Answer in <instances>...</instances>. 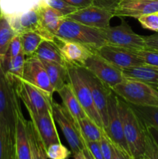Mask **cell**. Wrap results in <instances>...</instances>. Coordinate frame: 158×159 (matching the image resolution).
Masks as SVG:
<instances>
[{
	"mask_svg": "<svg viewBox=\"0 0 158 159\" xmlns=\"http://www.w3.org/2000/svg\"><path fill=\"white\" fill-rule=\"evenodd\" d=\"M117 103L130 155L139 159L145 152L147 127L129 103L118 96Z\"/></svg>",
	"mask_w": 158,
	"mask_h": 159,
	"instance_id": "6da1fadb",
	"label": "cell"
},
{
	"mask_svg": "<svg viewBox=\"0 0 158 159\" xmlns=\"http://www.w3.org/2000/svg\"><path fill=\"white\" fill-rule=\"evenodd\" d=\"M55 37L60 40L80 43L92 52H97L106 43L99 29L86 26L67 17L60 22Z\"/></svg>",
	"mask_w": 158,
	"mask_h": 159,
	"instance_id": "7a4b0ae2",
	"label": "cell"
},
{
	"mask_svg": "<svg viewBox=\"0 0 158 159\" xmlns=\"http://www.w3.org/2000/svg\"><path fill=\"white\" fill-rule=\"evenodd\" d=\"M22 112L15 85L8 79L0 65V127L15 136L17 117Z\"/></svg>",
	"mask_w": 158,
	"mask_h": 159,
	"instance_id": "3957f363",
	"label": "cell"
},
{
	"mask_svg": "<svg viewBox=\"0 0 158 159\" xmlns=\"http://www.w3.org/2000/svg\"><path fill=\"white\" fill-rule=\"evenodd\" d=\"M111 89L131 105L158 107V90L145 82L125 78Z\"/></svg>",
	"mask_w": 158,
	"mask_h": 159,
	"instance_id": "277c9868",
	"label": "cell"
},
{
	"mask_svg": "<svg viewBox=\"0 0 158 159\" xmlns=\"http://www.w3.org/2000/svg\"><path fill=\"white\" fill-rule=\"evenodd\" d=\"M68 68V82L71 85L76 98L87 116L91 118L98 126L103 129V124L99 113L94 106L91 93L86 82L81 77L77 66L67 65Z\"/></svg>",
	"mask_w": 158,
	"mask_h": 159,
	"instance_id": "5b68a950",
	"label": "cell"
},
{
	"mask_svg": "<svg viewBox=\"0 0 158 159\" xmlns=\"http://www.w3.org/2000/svg\"><path fill=\"white\" fill-rule=\"evenodd\" d=\"M15 87L19 98L23 101L28 112L41 113L53 111L54 99L40 88L23 79L19 80Z\"/></svg>",
	"mask_w": 158,
	"mask_h": 159,
	"instance_id": "8992f818",
	"label": "cell"
},
{
	"mask_svg": "<svg viewBox=\"0 0 158 159\" xmlns=\"http://www.w3.org/2000/svg\"><path fill=\"white\" fill-rule=\"evenodd\" d=\"M106 40V43L121 47L129 50H140L145 48L144 37L136 34L125 21L116 26L99 29Z\"/></svg>",
	"mask_w": 158,
	"mask_h": 159,
	"instance_id": "52a82bcc",
	"label": "cell"
},
{
	"mask_svg": "<svg viewBox=\"0 0 158 159\" xmlns=\"http://www.w3.org/2000/svg\"><path fill=\"white\" fill-rule=\"evenodd\" d=\"M52 109L54 120L60 126L73 154L75 155L83 152L85 144L75 120L64 106H60L54 100Z\"/></svg>",
	"mask_w": 158,
	"mask_h": 159,
	"instance_id": "ba28073f",
	"label": "cell"
},
{
	"mask_svg": "<svg viewBox=\"0 0 158 159\" xmlns=\"http://www.w3.org/2000/svg\"><path fill=\"white\" fill-rule=\"evenodd\" d=\"M81 77L89 87L94 106L99 113L103 129L108 125V97L112 89L92 72L84 67H77Z\"/></svg>",
	"mask_w": 158,
	"mask_h": 159,
	"instance_id": "9c48e42d",
	"label": "cell"
},
{
	"mask_svg": "<svg viewBox=\"0 0 158 159\" xmlns=\"http://www.w3.org/2000/svg\"><path fill=\"white\" fill-rule=\"evenodd\" d=\"M82 67L89 70L110 89L125 79L122 69L112 64L97 52L92 53L86 59Z\"/></svg>",
	"mask_w": 158,
	"mask_h": 159,
	"instance_id": "30bf717a",
	"label": "cell"
},
{
	"mask_svg": "<svg viewBox=\"0 0 158 159\" xmlns=\"http://www.w3.org/2000/svg\"><path fill=\"white\" fill-rule=\"evenodd\" d=\"M103 130L112 144L130 155L118 109L117 95L112 91L108 97V125Z\"/></svg>",
	"mask_w": 158,
	"mask_h": 159,
	"instance_id": "8fae6325",
	"label": "cell"
},
{
	"mask_svg": "<svg viewBox=\"0 0 158 159\" xmlns=\"http://www.w3.org/2000/svg\"><path fill=\"white\" fill-rule=\"evenodd\" d=\"M7 18L12 28L17 34L35 31L45 40L55 43V36L49 34L41 27L37 7L33 8L25 12L8 16Z\"/></svg>",
	"mask_w": 158,
	"mask_h": 159,
	"instance_id": "7c38bea8",
	"label": "cell"
},
{
	"mask_svg": "<svg viewBox=\"0 0 158 159\" xmlns=\"http://www.w3.org/2000/svg\"><path fill=\"white\" fill-rule=\"evenodd\" d=\"M66 17L91 27L103 29L110 26V21L114 17V14L109 9L91 5L77 9Z\"/></svg>",
	"mask_w": 158,
	"mask_h": 159,
	"instance_id": "4fadbf2b",
	"label": "cell"
},
{
	"mask_svg": "<svg viewBox=\"0 0 158 159\" xmlns=\"http://www.w3.org/2000/svg\"><path fill=\"white\" fill-rule=\"evenodd\" d=\"M22 79L38 87L53 98L55 91L51 85L44 65L37 56H31L26 59Z\"/></svg>",
	"mask_w": 158,
	"mask_h": 159,
	"instance_id": "5bb4252c",
	"label": "cell"
},
{
	"mask_svg": "<svg viewBox=\"0 0 158 159\" xmlns=\"http://www.w3.org/2000/svg\"><path fill=\"white\" fill-rule=\"evenodd\" d=\"M98 54L121 69L144 64L133 50L105 43L97 51Z\"/></svg>",
	"mask_w": 158,
	"mask_h": 159,
	"instance_id": "9a60e30c",
	"label": "cell"
},
{
	"mask_svg": "<svg viewBox=\"0 0 158 159\" xmlns=\"http://www.w3.org/2000/svg\"><path fill=\"white\" fill-rule=\"evenodd\" d=\"M112 12L114 16L139 19L158 12V0H120Z\"/></svg>",
	"mask_w": 158,
	"mask_h": 159,
	"instance_id": "2e32d148",
	"label": "cell"
},
{
	"mask_svg": "<svg viewBox=\"0 0 158 159\" xmlns=\"http://www.w3.org/2000/svg\"><path fill=\"white\" fill-rule=\"evenodd\" d=\"M28 113L30 116L31 121L44 144L46 149H47V148L51 144L61 143L54 123L53 111L41 113H32V112H28Z\"/></svg>",
	"mask_w": 158,
	"mask_h": 159,
	"instance_id": "e0dca14e",
	"label": "cell"
},
{
	"mask_svg": "<svg viewBox=\"0 0 158 159\" xmlns=\"http://www.w3.org/2000/svg\"><path fill=\"white\" fill-rule=\"evenodd\" d=\"M55 43L66 65L82 67L86 59L94 53L86 47L75 42L60 40L56 37Z\"/></svg>",
	"mask_w": 158,
	"mask_h": 159,
	"instance_id": "ac0fdd59",
	"label": "cell"
},
{
	"mask_svg": "<svg viewBox=\"0 0 158 159\" xmlns=\"http://www.w3.org/2000/svg\"><path fill=\"white\" fill-rule=\"evenodd\" d=\"M41 27L49 34L56 36L61 20L64 16L57 9L47 4L46 0H42L37 6Z\"/></svg>",
	"mask_w": 158,
	"mask_h": 159,
	"instance_id": "d6986e66",
	"label": "cell"
},
{
	"mask_svg": "<svg viewBox=\"0 0 158 159\" xmlns=\"http://www.w3.org/2000/svg\"><path fill=\"white\" fill-rule=\"evenodd\" d=\"M125 79H134L156 88L158 85V68L147 64L122 69Z\"/></svg>",
	"mask_w": 158,
	"mask_h": 159,
	"instance_id": "ffe728a7",
	"label": "cell"
},
{
	"mask_svg": "<svg viewBox=\"0 0 158 159\" xmlns=\"http://www.w3.org/2000/svg\"><path fill=\"white\" fill-rule=\"evenodd\" d=\"M15 158L16 159H31L30 148L26 132V120L23 112L18 115L15 134Z\"/></svg>",
	"mask_w": 158,
	"mask_h": 159,
	"instance_id": "44dd1931",
	"label": "cell"
},
{
	"mask_svg": "<svg viewBox=\"0 0 158 159\" xmlns=\"http://www.w3.org/2000/svg\"><path fill=\"white\" fill-rule=\"evenodd\" d=\"M60 96L64 108L71 114L76 123L87 116L78 100L76 98L71 85L67 82L59 91L57 92Z\"/></svg>",
	"mask_w": 158,
	"mask_h": 159,
	"instance_id": "7402d4cb",
	"label": "cell"
},
{
	"mask_svg": "<svg viewBox=\"0 0 158 159\" xmlns=\"http://www.w3.org/2000/svg\"><path fill=\"white\" fill-rule=\"evenodd\" d=\"M25 56L26 55L23 51H22L14 57H8L5 56L0 61L4 74L14 85L23 78L26 61Z\"/></svg>",
	"mask_w": 158,
	"mask_h": 159,
	"instance_id": "603a6c76",
	"label": "cell"
},
{
	"mask_svg": "<svg viewBox=\"0 0 158 159\" xmlns=\"http://www.w3.org/2000/svg\"><path fill=\"white\" fill-rule=\"evenodd\" d=\"M42 0H0V13L6 16L25 12L38 6Z\"/></svg>",
	"mask_w": 158,
	"mask_h": 159,
	"instance_id": "cb8c5ba5",
	"label": "cell"
},
{
	"mask_svg": "<svg viewBox=\"0 0 158 159\" xmlns=\"http://www.w3.org/2000/svg\"><path fill=\"white\" fill-rule=\"evenodd\" d=\"M26 132L31 159H47L46 149L32 121L26 120Z\"/></svg>",
	"mask_w": 158,
	"mask_h": 159,
	"instance_id": "d4e9b609",
	"label": "cell"
},
{
	"mask_svg": "<svg viewBox=\"0 0 158 159\" xmlns=\"http://www.w3.org/2000/svg\"><path fill=\"white\" fill-rule=\"evenodd\" d=\"M42 62L44 65L54 91H59L68 82L67 66L46 61H42Z\"/></svg>",
	"mask_w": 158,
	"mask_h": 159,
	"instance_id": "484cf974",
	"label": "cell"
},
{
	"mask_svg": "<svg viewBox=\"0 0 158 159\" xmlns=\"http://www.w3.org/2000/svg\"><path fill=\"white\" fill-rule=\"evenodd\" d=\"M34 55L42 61L54 62L67 66L66 62L60 54L58 47L54 42L43 40L39 46Z\"/></svg>",
	"mask_w": 158,
	"mask_h": 159,
	"instance_id": "4316f807",
	"label": "cell"
},
{
	"mask_svg": "<svg viewBox=\"0 0 158 159\" xmlns=\"http://www.w3.org/2000/svg\"><path fill=\"white\" fill-rule=\"evenodd\" d=\"M82 138L89 141H100L102 130L88 116L77 123Z\"/></svg>",
	"mask_w": 158,
	"mask_h": 159,
	"instance_id": "83f0119b",
	"label": "cell"
},
{
	"mask_svg": "<svg viewBox=\"0 0 158 159\" xmlns=\"http://www.w3.org/2000/svg\"><path fill=\"white\" fill-rule=\"evenodd\" d=\"M16 34L7 17L0 13V61L6 56L11 40Z\"/></svg>",
	"mask_w": 158,
	"mask_h": 159,
	"instance_id": "f1b7e54d",
	"label": "cell"
},
{
	"mask_svg": "<svg viewBox=\"0 0 158 159\" xmlns=\"http://www.w3.org/2000/svg\"><path fill=\"white\" fill-rule=\"evenodd\" d=\"M20 35L21 38L23 51L27 57L33 56L40 43L45 40L38 33L35 31L23 33Z\"/></svg>",
	"mask_w": 158,
	"mask_h": 159,
	"instance_id": "f546056e",
	"label": "cell"
},
{
	"mask_svg": "<svg viewBox=\"0 0 158 159\" xmlns=\"http://www.w3.org/2000/svg\"><path fill=\"white\" fill-rule=\"evenodd\" d=\"M0 159H15V136L0 127Z\"/></svg>",
	"mask_w": 158,
	"mask_h": 159,
	"instance_id": "4dcf8cb0",
	"label": "cell"
},
{
	"mask_svg": "<svg viewBox=\"0 0 158 159\" xmlns=\"http://www.w3.org/2000/svg\"><path fill=\"white\" fill-rule=\"evenodd\" d=\"M131 107L143 122L144 125L152 126L158 128V107L135 105H131Z\"/></svg>",
	"mask_w": 158,
	"mask_h": 159,
	"instance_id": "1f68e13d",
	"label": "cell"
},
{
	"mask_svg": "<svg viewBox=\"0 0 158 159\" xmlns=\"http://www.w3.org/2000/svg\"><path fill=\"white\" fill-rule=\"evenodd\" d=\"M46 155L50 159H68L71 155V152L61 143H56L47 148Z\"/></svg>",
	"mask_w": 158,
	"mask_h": 159,
	"instance_id": "d6a6232c",
	"label": "cell"
},
{
	"mask_svg": "<svg viewBox=\"0 0 158 159\" xmlns=\"http://www.w3.org/2000/svg\"><path fill=\"white\" fill-rule=\"evenodd\" d=\"M134 51L144 63L158 68L157 51L148 49V48H143V49L140 50H135Z\"/></svg>",
	"mask_w": 158,
	"mask_h": 159,
	"instance_id": "836d02e7",
	"label": "cell"
},
{
	"mask_svg": "<svg viewBox=\"0 0 158 159\" xmlns=\"http://www.w3.org/2000/svg\"><path fill=\"white\" fill-rule=\"evenodd\" d=\"M139 159H158V147L149 134L147 129L145 152Z\"/></svg>",
	"mask_w": 158,
	"mask_h": 159,
	"instance_id": "e575fe53",
	"label": "cell"
},
{
	"mask_svg": "<svg viewBox=\"0 0 158 159\" xmlns=\"http://www.w3.org/2000/svg\"><path fill=\"white\" fill-rule=\"evenodd\" d=\"M46 2L51 7L61 12L65 17L68 16L70 14L73 13V12H76L78 9L77 8L68 4L64 0H46Z\"/></svg>",
	"mask_w": 158,
	"mask_h": 159,
	"instance_id": "d590c367",
	"label": "cell"
},
{
	"mask_svg": "<svg viewBox=\"0 0 158 159\" xmlns=\"http://www.w3.org/2000/svg\"><path fill=\"white\" fill-rule=\"evenodd\" d=\"M138 20L144 29L158 32V12L143 16Z\"/></svg>",
	"mask_w": 158,
	"mask_h": 159,
	"instance_id": "8d00e7d4",
	"label": "cell"
},
{
	"mask_svg": "<svg viewBox=\"0 0 158 159\" xmlns=\"http://www.w3.org/2000/svg\"><path fill=\"white\" fill-rule=\"evenodd\" d=\"M22 51H23V48H22L20 35V34H16L12 38V40H11L9 49H8L7 53L6 54V57H14L18 55Z\"/></svg>",
	"mask_w": 158,
	"mask_h": 159,
	"instance_id": "74e56055",
	"label": "cell"
},
{
	"mask_svg": "<svg viewBox=\"0 0 158 159\" xmlns=\"http://www.w3.org/2000/svg\"><path fill=\"white\" fill-rule=\"evenodd\" d=\"M100 146L104 159H113V148L111 142L102 130V138L100 140Z\"/></svg>",
	"mask_w": 158,
	"mask_h": 159,
	"instance_id": "f35d334b",
	"label": "cell"
},
{
	"mask_svg": "<svg viewBox=\"0 0 158 159\" xmlns=\"http://www.w3.org/2000/svg\"><path fill=\"white\" fill-rule=\"evenodd\" d=\"M83 139L84 144L94 159H104L99 141H89Z\"/></svg>",
	"mask_w": 158,
	"mask_h": 159,
	"instance_id": "ab89813d",
	"label": "cell"
},
{
	"mask_svg": "<svg viewBox=\"0 0 158 159\" xmlns=\"http://www.w3.org/2000/svg\"><path fill=\"white\" fill-rule=\"evenodd\" d=\"M144 43H145V48L158 51V34L144 37Z\"/></svg>",
	"mask_w": 158,
	"mask_h": 159,
	"instance_id": "60d3db41",
	"label": "cell"
},
{
	"mask_svg": "<svg viewBox=\"0 0 158 159\" xmlns=\"http://www.w3.org/2000/svg\"><path fill=\"white\" fill-rule=\"evenodd\" d=\"M119 1L120 0H94L93 5L113 11L115 6L117 5Z\"/></svg>",
	"mask_w": 158,
	"mask_h": 159,
	"instance_id": "b9f144b4",
	"label": "cell"
},
{
	"mask_svg": "<svg viewBox=\"0 0 158 159\" xmlns=\"http://www.w3.org/2000/svg\"><path fill=\"white\" fill-rule=\"evenodd\" d=\"M68 4L77 8V9H82V8L88 7V6L93 5L94 0H64Z\"/></svg>",
	"mask_w": 158,
	"mask_h": 159,
	"instance_id": "7bdbcfd3",
	"label": "cell"
},
{
	"mask_svg": "<svg viewBox=\"0 0 158 159\" xmlns=\"http://www.w3.org/2000/svg\"><path fill=\"white\" fill-rule=\"evenodd\" d=\"M112 145L113 148V159H133L129 154L118 148L117 146L113 144H112Z\"/></svg>",
	"mask_w": 158,
	"mask_h": 159,
	"instance_id": "ee69618b",
	"label": "cell"
},
{
	"mask_svg": "<svg viewBox=\"0 0 158 159\" xmlns=\"http://www.w3.org/2000/svg\"><path fill=\"white\" fill-rule=\"evenodd\" d=\"M146 127H147L149 134L152 137L153 140L154 141V142L156 143V144L158 147V128L152 127V126H146Z\"/></svg>",
	"mask_w": 158,
	"mask_h": 159,
	"instance_id": "f6af8a7d",
	"label": "cell"
},
{
	"mask_svg": "<svg viewBox=\"0 0 158 159\" xmlns=\"http://www.w3.org/2000/svg\"><path fill=\"white\" fill-rule=\"evenodd\" d=\"M83 153H84V155H85V156L86 157L87 159H94V158H93L92 155H91V154L89 152V151L87 149V148L85 147V148H84V150H83Z\"/></svg>",
	"mask_w": 158,
	"mask_h": 159,
	"instance_id": "bcb514c9",
	"label": "cell"
},
{
	"mask_svg": "<svg viewBox=\"0 0 158 159\" xmlns=\"http://www.w3.org/2000/svg\"><path fill=\"white\" fill-rule=\"evenodd\" d=\"M74 159H87L86 157H85V155H84L83 152H80V153L75 154V155H74Z\"/></svg>",
	"mask_w": 158,
	"mask_h": 159,
	"instance_id": "7dc6e473",
	"label": "cell"
},
{
	"mask_svg": "<svg viewBox=\"0 0 158 159\" xmlns=\"http://www.w3.org/2000/svg\"><path fill=\"white\" fill-rule=\"evenodd\" d=\"M156 89H157V90H158V85H157V87H156Z\"/></svg>",
	"mask_w": 158,
	"mask_h": 159,
	"instance_id": "c3c4849f",
	"label": "cell"
},
{
	"mask_svg": "<svg viewBox=\"0 0 158 159\" xmlns=\"http://www.w3.org/2000/svg\"><path fill=\"white\" fill-rule=\"evenodd\" d=\"M15 159H16V158H15Z\"/></svg>",
	"mask_w": 158,
	"mask_h": 159,
	"instance_id": "681fc988",
	"label": "cell"
}]
</instances>
